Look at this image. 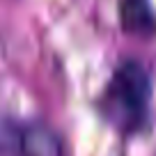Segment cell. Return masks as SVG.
<instances>
[{"instance_id": "1", "label": "cell", "mask_w": 156, "mask_h": 156, "mask_svg": "<svg viewBox=\"0 0 156 156\" xmlns=\"http://www.w3.org/2000/svg\"><path fill=\"white\" fill-rule=\"evenodd\" d=\"M151 101L154 85L145 64L138 60H122L103 85L97 99V110L112 131L133 138L145 133L154 122Z\"/></svg>"}, {"instance_id": "2", "label": "cell", "mask_w": 156, "mask_h": 156, "mask_svg": "<svg viewBox=\"0 0 156 156\" xmlns=\"http://www.w3.org/2000/svg\"><path fill=\"white\" fill-rule=\"evenodd\" d=\"M64 147L51 126L34 119L0 117V156H62Z\"/></svg>"}, {"instance_id": "3", "label": "cell", "mask_w": 156, "mask_h": 156, "mask_svg": "<svg viewBox=\"0 0 156 156\" xmlns=\"http://www.w3.org/2000/svg\"><path fill=\"white\" fill-rule=\"evenodd\" d=\"M117 19H119V28L131 37H156V9L151 0H119Z\"/></svg>"}]
</instances>
